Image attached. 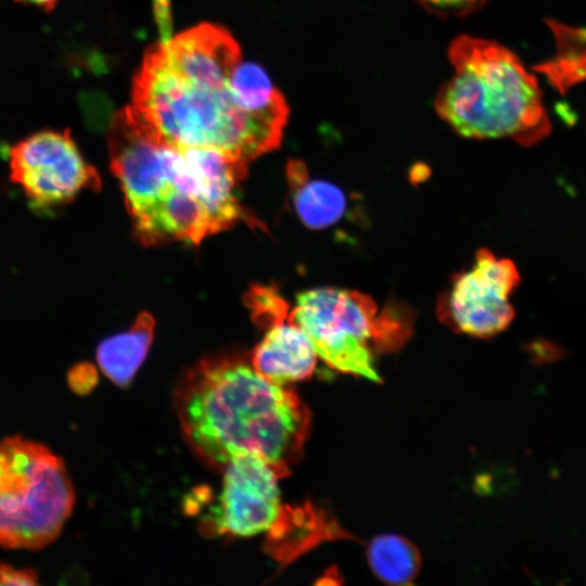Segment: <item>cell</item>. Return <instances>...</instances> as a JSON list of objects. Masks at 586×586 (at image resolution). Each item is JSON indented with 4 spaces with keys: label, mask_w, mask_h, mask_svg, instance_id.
<instances>
[{
    "label": "cell",
    "mask_w": 586,
    "mask_h": 586,
    "mask_svg": "<svg viewBox=\"0 0 586 586\" xmlns=\"http://www.w3.org/2000/svg\"><path fill=\"white\" fill-rule=\"evenodd\" d=\"M106 139L111 169L142 245L199 244L237 221H256L239 195L245 161L212 146L173 144L131 105L112 115Z\"/></svg>",
    "instance_id": "1"
},
{
    "label": "cell",
    "mask_w": 586,
    "mask_h": 586,
    "mask_svg": "<svg viewBox=\"0 0 586 586\" xmlns=\"http://www.w3.org/2000/svg\"><path fill=\"white\" fill-rule=\"evenodd\" d=\"M174 403L190 447L219 470L249 455L284 477L310 428V412L296 393L260 377L240 355L199 361L180 379Z\"/></svg>",
    "instance_id": "2"
},
{
    "label": "cell",
    "mask_w": 586,
    "mask_h": 586,
    "mask_svg": "<svg viewBox=\"0 0 586 586\" xmlns=\"http://www.w3.org/2000/svg\"><path fill=\"white\" fill-rule=\"evenodd\" d=\"M454 68L434 98L437 115L461 137L531 146L551 131L536 77L505 46L461 35L448 48Z\"/></svg>",
    "instance_id": "3"
},
{
    "label": "cell",
    "mask_w": 586,
    "mask_h": 586,
    "mask_svg": "<svg viewBox=\"0 0 586 586\" xmlns=\"http://www.w3.org/2000/svg\"><path fill=\"white\" fill-rule=\"evenodd\" d=\"M133 110L164 139L212 146L246 163L277 149L285 125L243 111L226 81L183 77L149 48L132 81Z\"/></svg>",
    "instance_id": "4"
},
{
    "label": "cell",
    "mask_w": 586,
    "mask_h": 586,
    "mask_svg": "<svg viewBox=\"0 0 586 586\" xmlns=\"http://www.w3.org/2000/svg\"><path fill=\"white\" fill-rule=\"evenodd\" d=\"M289 320L330 368L375 382L377 354L398 349L412 328L407 308L390 305L380 311L369 295L331 286L298 293Z\"/></svg>",
    "instance_id": "5"
},
{
    "label": "cell",
    "mask_w": 586,
    "mask_h": 586,
    "mask_svg": "<svg viewBox=\"0 0 586 586\" xmlns=\"http://www.w3.org/2000/svg\"><path fill=\"white\" fill-rule=\"evenodd\" d=\"M74 505L61 457L20 435L0 441V547L44 548L61 534Z\"/></svg>",
    "instance_id": "6"
},
{
    "label": "cell",
    "mask_w": 586,
    "mask_h": 586,
    "mask_svg": "<svg viewBox=\"0 0 586 586\" xmlns=\"http://www.w3.org/2000/svg\"><path fill=\"white\" fill-rule=\"evenodd\" d=\"M9 164L11 180L39 208L68 203L82 190L101 187L97 169L82 157L68 129L42 130L18 141Z\"/></svg>",
    "instance_id": "7"
},
{
    "label": "cell",
    "mask_w": 586,
    "mask_h": 586,
    "mask_svg": "<svg viewBox=\"0 0 586 586\" xmlns=\"http://www.w3.org/2000/svg\"><path fill=\"white\" fill-rule=\"evenodd\" d=\"M520 283L515 265L481 249L470 269L456 275L437 304V316L459 333L489 337L514 318L509 296Z\"/></svg>",
    "instance_id": "8"
},
{
    "label": "cell",
    "mask_w": 586,
    "mask_h": 586,
    "mask_svg": "<svg viewBox=\"0 0 586 586\" xmlns=\"http://www.w3.org/2000/svg\"><path fill=\"white\" fill-rule=\"evenodd\" d=\"M216 501L208 506L200 527L209 536H254L269 532L282 518L276 472L260 458L240 456L224 468Z\"/></svg>",
    "instance_id": "9"
},
{
    "label": "cell",
    "mask_w": 586,
    "mask_h": 586,
    "mask_svg": "<svg viewBox=\"0 0 586 586\" xmlns=\"http://www.w3.org/2000/svg\"><path fill=\"white\" fill-rule=\"evenodd\" d=\"M265 329V336L251 354L254 370L277 385L310 378L318 356L305 332L289 317L278 319Z\"/></svg>",
    "instance_id": "10"
},
{
    "label": "cell",
    "mask_w": 586,
    "mask_h": 586,
    "mask_svg": "<svg viewBox=\"0 0 586 586\" xmlns=\"http://www.w3.org/2000/svg\"><path fill=\"white\" fill-rule=\"evenodd\" d=\"M286 177L298 218L311 229H323L337 222L346 212L347 201L336 186L310 179L305 164L290 160Z\"/></svg>",
    "instance_id": "11"
},
{
    "label": "cell",
    "mask_w": 586,
    "mask_h": 586,
    "mask_svg": "<svg viewBox=\"0 0 586 586\" xmlns=\"http://www.w3.org/2000/svg\"><path fill=\"white\" fill-rule=\"evenodd\" d=\"M155 321L142 311L126 332L102 341L97 348V361L114 384L127 386L144 361L153 341Z\"/></svg>",
    "instance_id": "12"
},
{
    "label": "cell",
    "mask_w": 586,
    "mask_h": 586,
    "mask_svg": "<svg viewBox=\"0 0 586 586\" xmlns=\"http://www.w3.org/2000/svg\"><path fill=\"white\" fill-rule=\"evenodd\" d=\"M367 560L375 577L396 586L411 584L421 565L416 546L394 534L374 537L368 545Z\"/></svg>",
    "instance_id": "13"
},
{
    "label": "cell",
    "mask_w": 586,
    "mask_h": 586,
    "mask_svg": "<svg viewBox=\"0 0 586 586\" xmlns=\"http://www.w3.org/2000/svg\"><path fill=\"white\" fill-rule=\"evenodd\" d=\"M253 319L263 328L289 316L288 303L271 286L253 285L245 295Z\"/></svg>",
    "instance_id": "14"
},
{
    "label": "cell",
    "mask_w": 586,
    "mask_h": 586,
    "mask_svg": "<svg viewBox=\"0 0 586 586\" xmlns=\"http://www.w3.org/2000/svg\"><path fill=\"white\" fill-rule=\"evenodd\" d=\"M426 11L441 17H462L480 9L487 0H417Z\"/></svg>",
    "instance_id": "15"
},
{
    "label": "cell",
    "mask_w": 586,
    "mask_h": 586,
    "mask_svg": "<svg viewBox=\"0 0 586 586\" xmlns=\"http://www.w3.org/2000/svg\"><path fill=\"white\" fill-rule=\"evenodd\" d=\"M69 388L77 395L89 394L98 383V373L90 362H77L67 372Z\"/></svg>",
    "instance_id": "16"
},
{
    "label": "cell",
    "mask_w": 586,
    "mask_h": 586,
    "mask_svg": "<svg viewBox=\"0 0 586 586\" xmlns=\"http://www.w3.org/2000/svg\"><path fill=\"white\" fill-rule=\"evenodd\" d=\"M38 578L37 572L33 569L0 563V585H37Z\"/></svg>",
    "instance_id": "17"
},
{
    "label": "cell",
    "mask_w": 586,
    "mask_h": 586,
    "mask_svg": "<svg viewBox=\"0 0 586 586\" xmlns=\"http://www.w3.org/2000/svg\"><path fill=\"white\" fill-rule=\"evenodd\" d=\"M534 354L536 356V359L549 361L558 359L561 356L562 351L556 344L540 342L536 345Z\"/></svg>",
    "instance_id": "18"
},
{
    "label": "cell",
    "mask_w": 586,
    "mask_h": 586,
    "mask_svg": "<svg viewBox=\"0 0 586 586\" xmlns=\"http://www.w3.org/2000/svg\"><path fill=\"white\" fill-rule=\"evenodd\" d=\"M16 2L34 5L47 12L52 11L60 0H15Z\"/></svg>",
    "instance_id": "19"
}]
</instances>
